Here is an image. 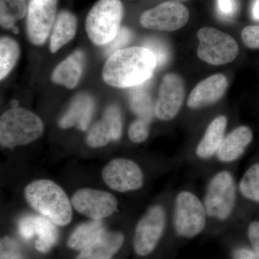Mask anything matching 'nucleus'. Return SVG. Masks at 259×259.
Wrapping results in <instances>:
<instances>
[{
	"mask_svg": "<svg viewBox=\"0 0 259 259\" xmlns=\"http://www.w3.org/2000/svg\"><path fill=\"white\" fill-rule=\"evenodd\" d=\"M149 123L147 120L138 118L131 124L128 128L129 139L132 142L141 144L149 136Z\"/></svg>",
	"mask_w": 259,
	"mask_h": 259,
	"instance_id": "c85d7f7f",
	"label": "nucleus"
},
{
	"mask_svg": "<svg viewBox=\"0 0 259 259\" xmlns=\"http://www.w3.org/2000/svg\"><path fill=\"white\" fill-rule=\"evenodd\" d=\"M228 88V80L222 74H217L202 80L189 96L187 105L191 109L210 106L222 98Z\"/></svg>",
	"mask_w": 259,
	"mask_h": 259,
	"instance_id": "4468645a",
	"label": "nucleus"
},
{
	"mask_svg": "<svg viewBox=\"0 0 259 259\" xmlns=\"http://www.w3.org/2000/svg\"><path fill=\"white\" fill-rule=\"evenodd\" d=\"M166 224V213L161 204L148 209L140 219L135 231V251L141 256L152 253L161 240Z\"/></svg>",
	"mask_w": 259,
	"mask_h": 259,
	"instance_id": "6e6552de",
	"label": "nucleus"
},
{
	"mask_svg": "<svg viewBox=\"0 0 259 259\" xmlns=\"http://www.w3.org/2000/svg\"><path fill=\"white\" fill-rule=\"evenodd\" d=\"M228 125L226 116L220 115L209 124L196 147L195 154L201 160H209L216 156L225 138Z\"/></svg>",
	"mask_w": 259,
	"mask_h": 259,
	"instance_id": "a211bd4d",
	"label": "nucleus"
},
{
	"mask_svg": "<svg viewBox=\"0 0 259 259\" xmlns=\"http://www.w3.org/2000/svg\"><path fill=\"white\" fill-rule=\"evenodd\" d=\"M19 233L25 240L32 238L35 234V216H26L20 220L18 225Z\"/></svg>",
	"mask_w": 259,
	"mask_h": 259,
	"instance_id": "72a5a7b5",
	"label": "nucleus"
},
{
	"mask_svg": "<svg viewBox=\"0 0 259 259\" xmlns=\"http://www.w3.org/2000/svg\"><path fill=\"white\" fill-rule=\"evenodd\" d=\"M197 55L201 60L214 66L231 63L236 59L239 48L234 38L214 28H201L197 32Z\"/></svg>",
	"mask_w": 259,
	"mask_h": 259,
	"instance_id": "0eeeda50",
	"label": "nucleus"
},
{
	"mask_svg": "<svg viewBox=\"0 0 259 259\" xmlns=\"http://www.w3.org/2000/svg\"><path fill=\"white\" fill-rule=\"evenodd\" d=\"M44 124L38 116L23 108L5 112L0 120V143L13 148L36 141L44 133Z\"/></svg>",
	"mask_w": 259,
	"mask_h": 259,
	"instance_id": "7ed1b4c3",
	"label": "nucleus"
},
{
	"mask_svg": "<svg viewBox=\"0 0 259 259\" xmlns=\"http://www.w3.org/2000/svg\"><path fill=\"white\" fill-rule=\"evenodd\" d=\"M1 259H26L17 242L10 237H4L0 242Z\"/></svg>",
	"mask_w": 259,
	"mask_h": 259,
	"instance_id": "7c9ffc66",
	"label": "nucleus"
},
{
	"mask_svg": "<svg viewBox=\"0 0 259 259\" xmlns=\"http://www.w3.org/2000/svg\"><path fill=\"white\" fill-rule=\"evenodd\" d=\"M241 37L245 47L259 49V25L245 27L242 31Z\"/></svg>",
	"mask_w": 259,
	"mask_h": 259,
	"instance_id": "473e14b6",
	"label": "nucleus"
},
{
	"mask_svg": "<svg viewBox=\"0 0 259 259\" xmlns=\"http://www.w3.org/2000/svg\"><path fill=\"white\" fill-rule=\"evenodd\" d=\"M25 197L30 207L57 226H66L71 222V202L64 191L52 181L39 180L29 184Z\"/></svg>",
	"mask_w": 259,
	"mask_h": 259,
	"instance_id": "f03ea898",
	"label": "nucleus"
},
{
	"mask_svg": "<svg viewBox=\"0 0 259 259\" xmlns=\"http://www.w3.org/2000/svg\"><path fill=\"white\" fill-rule=\"evenodd\" d=\"M94 110L93 97L88 94H80L75 97L69 110L61 117L59 125L64 129L76 127L81 131H86L93 118Z\"/></svg>",
	"mask_w": 259,
	"mask_h": 259,
	"instance_id": "dca6fc26",
	"label": "nucleus"
},
{
	"mask_svg": "<svg viewBox=\"0 0 259 259\" xmlns=\"http://www.w3.org/2000/svg\"><path fill=\"white\" fill-rule=\"evenodd\" d=\"M143 47L146 48L156 58L157 67L163 66L169 59V50L165 42L156 37L146 39Z\"/></svg>",
	"mask_w": 259,
	"mask_h": 259,
	"instance_id": "cd10ccee",
	"label": "nucleus"
},
{
	"mask_svg": "<svg viewBox=\"0 0 259 259\" xmlns=\"http://www.w3.org/2000/svg\"><path fill=\"white\" fill-rule=\"evenodd\" d=\"M237 191L238 185L231 171L221 170L214 174L202 199L207 217L219 222L228 221L236 208Z\"/></svg>",
	"mask_w": 259,
	"mask_h": 259,
	"instance_id": "20e7f679",
	"label": "nucleus"
},
{
	"mask_svg": "<svg viewBox=\"0 0 259 259\" xmlns=\"http://www.w3.org/2000/svg\"><path fill=\"white\" fill-rule=\"evenodd\" d=\"M237 0H217L218 13L225 18H232L238 10Z\"/></svg>",
	"mask_w": 259,
	"mask_h": 259,
	"instance_id": "f704fd0d",
	"label": "nucleus"
},
{
	"mask_svg": "<svg viewBox=\"0 0 259 259\" xmlns=\"http://www.w3.org/2000/svg\"><path fill=\"white\" fill-rule=\"evenodd\" d=\"M35 234L37 236L35 248L41 253L50 250L59 237L55 223L45 216H35Z\"/></svg>",
	"mask_w": 259,
	"mask_h": 259,
	"instance_id": "4be33fe9",
	"label": "nucleus"
},
{
	"mask_svg": "<svg viewBox=\"0 0 259 259\" xmlns=\"http://www.w3.org/2000/svg\"><path fill=\"white\" fill-rule=\"evenodd\" d=\"M233 259H259L253 250L248 249L244 247L235 248L232 253Z\"/></svg>",
	"mask_w": 259,
	"mask_h": 259,
	"instance_id": "e433bc0d",
	"label": "nucleus"
},
{
	"mask_svg": "<svg viewBox=\"0 0 259 259\" xmlns=\"http://www.w3.org/2000/svg\"><path fill=\"white\" fill-rule=\"evenodd\" d=\"M112 140L114 141L113 130L103 117L90 128L87 136V143L93 148L103 147Z\"/></svg>",
	"mask_w": 259,
	"mask_h": 259,
	"instance_id": "bb28decb",
	"label": "nucleus"
},
{
	"mask_svg": "<svg viewBox=\"0 0 259 259\" xmlns=\"http://www.w3.org/2000/svg\"><path fill=\"white\" fill-rule=\"evenodd\" d=\"M25 0H0V24L5 29L15 27V22L26 13Z\"/></svg>",
	"mask_w": 259,
	"mask_h": 259,
	"instance_id": "b1692460",
	"label": "nucleus"
},
{
	"mask_svg": "<svg viewBox=\"0 0 259 259\" xmlns=\"http://www.w3.org/2000/svg\"><path fill=\"white\" fill-rule=\"evenodd\" d=\"M125 238L119 232L103 231L81 250L76 259H110L123 245Z\"/></svg>",
	"mask_w": 259,
	"mask_h": 259,
	"instance_id": "f3484780",
	"label": "nucleus"
},
{
	"mask_svg": "<svg viewBox=\"0 0 259 259\" xmlns=\"http://www.w3.org/2000/svg\"><path fill=\"white\" fill-rule=\"evenodd\" d=\"M76 29L77 20L74 15L67 11H63L59 13L51 33V52H57L61 48L72 40L76 35Z\"/></svg>",
	"mask_w": 259,
	"mask_h": 259,
	"instance_id": "aec40b11",
	"label": "nucleus"
},
{
	"mask_svg": "<svg viewBox=\"0 0 259 259\" xmlns=\"http://www.w3.org/2000/svg\"><path fill=\"white\" fill-rule=\"evenodd\" d=\"M18 42L9 37H2L0 40V79L10 74L20 57Z\"/></svg>",
	"mask_w": 259,
	"mask_h": 259,
	"instance_id": "5701e85b",
	"label": "nucleus"
},
{
	"mask_svg": "<svg viewBox=\"0 0 259 259\" xmlns=\"http://www.w3.org/2000/svg\"><path fill=\"white\" fill-rule=\"evenodd\" d=\"M122 16L120 0H99L90 10L85 24L91 41L97 46L111 42L120 30Z\"/></svg>",
	"mask_w": 259,
	"mask_h": 259,
	"instance_id": "39448f33",
	"label": "nucleus"
},
{
	"mask_svg": "<svg viewBox=\"0 0 259 259\" xmlns=\"http://www.w3.org/2000/svg\"><path fill=\"white\" fill-rule=\"evenodd\" d=\"M130 107L138 116V118L144 119L148 122H151L155 115V106H153L152 100L149 95L143 90H135L131 94Z\"/></svg>",
	"mask_w": 259,
	"mask_h": 259,
	"instance_id": "a878e982",
	"label": "nucleus"
},
{
	"mask_svg": "<svg viewBox=\"0 0 259 259\" xmlns=\"http://www.w3.org/2000/svg\"><path fill=\"white\" fill-rule=\"evenodd\" d=\"M183 79L176 74H166L162 80L157 101L155 105V115L162 121L175 118L185 100Z\"/></svg>",
	"mask_w": 259,
	"mask_h": 259,
	"instance_id": "ddd939ff",
	"label": "nucleus"
},
{
	"mask_svg": "<svg viewBox=\"0 0 259 259\" xmlns=\"http://www.w3.org/2000/svg\"><path fill=\"white\" fill-rule=\"evenodd\" d=\"M12 30H13V31L15 32V33H18V28H17V27H13Z\"/></svg>",
	"mask_w": 259,
	"mask_h": 259,
	"instance_id": "58836bf2",
	"label": "nucleus"
},
{
	"mask_svg": "<svg viewBox=\"0 0 259 259\" xmlns=\"http://www.w3.org/2000/svg\"><path fill=\"white\" fill-rule=\"evenodd\" d=\"M132 37V31L129 28H121L115 38L105 46V55L110 56L116 51L123 49L131 42Z\"/></svg>",
	"mask_w": 259,
	"mask_h": 259,
	"instance_id": "c756f323",
	"label": "nucleus"
},
{
	"mask_svg": "<svg viewBox=\"0 0 259 259\" xmlns=\"http://www.w3.org/2000/svg\"><path fill=\"white\" fill-rule=\"evenodd\" d=\"M238 190L245 199L259 203V163L246 170L238 183Z\"/></svg>",
	"mask_w": 259,
	"mask_h": 259,
	"instance_id": "393cba45",
	"label": "nucleus"
},
{
	"mask_svg": "<svg viewBox=\"0 0 259 259\" xmlns=\"http://www.w3.org/2000/svg\"><path fill=\"white\" fill-rule=\"evenodd\" d=\"M252 16L255 20H259V0H255L252 6Z\"/></svg>",
	"mask_w": 259,
	"mask_h": 259,
	"instance_id": "4c0bfd02",
	"label": "nucleus"
},
{
	"mask_svg": "<svg viewBox=\"0 0 259 259\" xmlns=\"http://www.w3.org/2000/svg\"><path fill=\"white\" fill-rule=\"evenodd\" d=\"M71 202L77 212L95 221L110 217L117 209V201L114 195L93 189L78 190Z\"/></svg>",
	"mask_w": 259,
	"mask_h": 259,
	"instance_id": "9b49d317",
	"label": "nucleus"
},
{
	"mask_svg": "<svg viewBox=\"0 0 259 259\" xmlns=\"http://www.w3.org/2000/svg\"><path fill=\"white\" fill-rule=\"evenodd\" d=\"M248 237L252 248L259 257V222L253 221L248 227Z\"/></svg>",
	"mask_w": 259,
	"mask_h": 259,
	"instance_id": "c9c22d12",
	"label": "nucleus"
},
{
	"mask_svg": "<svg viewBox=\"0 0 259 259\" xmlns=\"http://www.w3.org/2000/svg\"><path fill=\"white\" fill-rule=\"evenodd\" d=\"M207 214L203 202L197 194L181 191L174 202L173 226L177 234L186 239L198 236L207 226Z\"/></svg>",
	"mask_w": 259,
	"mask_h": 259,
	"instance_id": "423d86ee",
	"label": "nucleus"
},
{
	"mask_svg": "<svg viewBox=\"0 0 259 259\" xmlns=\"http://www.w3.org/2000/svg\"><path fill=\"white\" fill-rule=\"evenodd\" d=\"M156 67V58L146 48H126L108 58L102 70V78L114 88H134L151 79Z\"/></svg>",
	"mask_w": 259,
	"mask_h": 259,
	"instance_id": "f257e3e1",
	"label": "nucleus"
},
{
	"mask_svg": "<svg viewBox=\"0 0 259 259\" xmlns=\"http://www.w3.org/2000/svg\"><path fill=\"white\" fill-rule=\"evenodd\" d=\"M103 231L105 229L101 221L93 220L90 222L83 223L73 232L68 240V245L72 249L81 251L93 243Z\"/></svg>",
	"mask_w": 259,
	"mask_h": 259,
	"instance_id": "412c9836",
	"label": "nucleus"
},
{
	"mask_svg": "<svg viewBox=\"0 0 259 259\" xmlns=\"http://www.w3.org/2000/svg\"><path fill=\"white\" fill-rule=\"evenodd\" d=\"M188 10L175 2H166L145 12L141 23L145 28L159 31H175L185 26L189 20Z\"/></svg>",
	"mask_w": 259,
	"mask_h": 259,
	"instance_id": "9d476101",
	"label": "nucleus"
},
{
	"mask_svg": "<svg viewBox=\"0 0 259 259\" xmlns=\"http://www.w3.org/2000/svg\"><path fill=\"white\" fill-rule=\"evenodd\" d=\"M102 177L110 189L120 192L139 190L144 182L141 167L127 158H115L109 162L102 170Z\"/></svg>",
	"mask_w": 259,
	"mask_h": 259,
	"instance_id": "1a4fd4ad",
	"label": "nucleus"
},
{
	"mask_svg": "<svg viewBox=\"0 0 259 259\" xmlns=\"http://www.w3.org/2000/svg\"><path fill=\"white\" fill-rule=\"evenodd\" d=\"M253 140V133L248 126H238L225 136L216 157L223 163H231L244 154Z\"/></svg>",
	"mask_w": 259,
	"mask_h": 259,
	"instance_id": "2eb2a0df",
	"label": "nucleus"
},
{
	"mask_svg": "<svg viewBox=\"0 0 259 259\" xmlns=\"http://www.w3.org/2000/svg\"><path fill=\"white\" fill-rule=\"evenodd\" d=\"M105 117L112 126L114 133V141H118L122 136V120L120 109L116 105H110L104 112Z\"/></svg>",
	"mask_w": 259,
	"mask_h": 259,
	"instance_id": "2f4dec72",
	"label": "nucleus"
},
{
	"mask_svg": "<svg viewBox=\"0 0 259 259\" xmlns=\"http://www.w3.org/2000/svg\"><path fill=\"white\" fill-rule=\"evenodd\" d=\"M84 54L77 50L60 63L52 74V80L57 84L68 89H74L82 74Z\"/></svg>",
	"mask_w": 259,
	"mask_h": 259,
	"instance_id": "6ab92c4d",
	"label": "nucleus"
},
{
	"mask_svg": "<svg viewBox=\"0 0 259 259\" xmlns=\"http://www.w3.org/2000/svg\"><path fill=\"white\" fill-rule=\"evenodd\" d=\"M57 0H31L27 17V33L35 45L47 41L56 18Z\"/></svg>",
	"mask_w": 259,
	"mask_h": 259,
	"instance_id": "f8f14e48",
	"label": "nucleus"
}]
</instances>
